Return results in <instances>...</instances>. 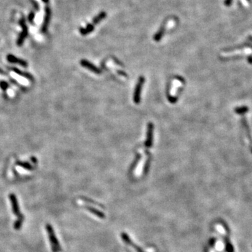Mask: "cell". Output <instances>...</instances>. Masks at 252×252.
Wrapping results in <instances>:
<instances>
[{
	"mask_svg": "<svg viewBox=\"0 0 252 252\" xmlns=\"http://www.w3.org/2000/svg\"><path fill=\"white\" fill-rule=\"evenodd\" d=\"M42 2H44V3L47 4V3H48L49 0H42Z\"/></svg>",
	"mask_w": 252,
	"mask_h": 252,
	"instance_id": "cell-20",
	"label": "cell"
},
{
	"mask_svg": "<svg viewBox=\"0 0 252 252\" xmlns=\"http://www.w3.org/2000/svg\"><path fill=\"white\" fill-rule=\"evenodd\" d=\"M35 13L33 11H31L29 12V14H28L27 20H28V21L31 23V24H33L34 20H35Z\"/></svg>",
	"mask_w": 252,
	"mask_h": 252,
	"instance_id": "cell-14",
	"label": "cell"
},
{
	"mask_svg": "<svg viewBox=\"0 0 252 252\" xmlns=\"http://www.w3.org/2000/svg\"><path fill=\"white\" fill-rule=\"evenodd\" d=\"M19 25H20L21 28H22V32H20L18 38V40H17V45L18 46H21L23 43H24L25 39L28 36L29 32L28 27H27V25L26 24V21H25V19L23 16L19 20Z\"/></svg>",
	"mask_w": 252,
	"mask_h": 252,
	"instance_id": "cell-3",
	"label": "cell"
},
{
	"mask_svg": "<svg viewBox=\"0 0 252 252\" xmlns=\"http://www.w3.org/2000/svg\"><path fill=\"white\" fill-rule=\"evenodd\" d=\"M0 85H1V87L4 90V91H5V90L6 89V88H7V85H6V84H5V83H4V82L1 83Z\"/></svg>",
	"mask_w": 252,
	"mask_h": 252,
	"instance_id": "cell-17",
	"label": "cell"
},
{
	"mask_svg": "<svg viewBox=\"0 0 252 252\" xmlns=\"http://www.w3.org/2000/svg\"><path fill=\"white\" fill-rule=\"evenodd\" d=\"M231 2H232V0H226L225 4L226 6H228V5H230V4H231Z\"/></svg>",
	"mask_w": 252,
	"mask_h": 252,
	"instance_id": "cell-18",
	"label": "cell"
},
{
	"mask_svg": "<svg viewBox=\"0 0 252 252\" xmlns=\"http://www.w3.org/2000/svg\"><path fill=\"white\" fill-rule=\"evenodd\" d=\"M51 9L48 6H46L45 8V15L44 21H43V24L41 26V32L43 33H46L47 29H48L49 23L51 20Z\"/></svg>",
	"mask_w": 252,
	"mask_h": 252,
	"instance_id": "cell-4",
	"label": "cell"
},
{
	"mask_svg": "<svg viewBox=\"0 0 252 252\" xmlns=\"http://www.w3.org/2000/svg\"><path fill=\"white\" fill-rule=\"evenodd\" d=\"M85 208L87 210L91 211L92 214H93L97 216V217L100 218V219H104V218L106 217V216L104 215V213H102V211H99L98 210H97V209L93 208V207H89V206H85Z\"/></svg>",
	"mask_w": 252,
	"mask_h": 252,
	"instance_id": "cell-9",
	"label": "cell"
},
{
	"mask_svg": "<svg viewBox=\"0 0 252 252\" xmlns=\"http://www.w3.org/2000/svg\"><path fill=\"white\" fill-rule=\"evenodd\" d=\"M143 81H144V79H143V78H141V79L140 80V82H139V84L137 85V91L135 92V96H134V100H135V102H137V103L139 102L140 93L141 92V88H142Z\"/></svg>",
	"mask_w": 252,
	"mask_h": 252,
	"instance_id": "cell-12",
	"label": "cell"
},
{
	"mask_svg": "<svg viewBox=\"0 0 252 252\" xmlns=\"http://www.w3.org/2000/svg\"><path fill=\"white\" fill-rule=\"evenodd\" d=\"M81 65L84 66V67H87L88 69H91L92 70V71L95 72H99V69H98L97 67H95L93 64L90 63L89 62H88L87 60H81Z\"/></svg>",
	"mask_w": 252,
	"mask_h": 252,
	"instance_id": "cell-11",
	"label": "cell"
},
{
	"mask_svg": "<svg viewBox=\"0 0 252 252\" xmlns=\"http://www.w3.org/2000/svg\"><path fill=\"white\" fill-rule=\"evenodd\" d=\"M8 94H9L10 96H13V95H14V94H13L12 91H11V90H9V91H8Z\"/></svg>",
	"mask_w": 252,
	"mask_h": 252,
	"instance_id": "cell-19",
	"label": "cell"
},
{
	"mask_svg": "<svg viewBox=\"0 0 252 252\" xmlns=\"http://www.w3.org/2000/svg\"><path fill=\"white\" fill-rule=\"evenodd\" d=\"M95 29V25L93 23L88 24L85 27H81L80 33L83 36H85L91 34Z\"/></svg>",
	"mask_w": 252,
	"mask_h": 252,
	"instance_id": "cell-6",
	"label": "cell"
},
{
	"mask_svg": "<svg viewBox=\"0 0 252 252\" xmlns=\"http://www.w3.org/2000/svg\"><path fill=\"white\" fill-rule=\"evenodd\" d=\"M11 75L13 77L15 78V79H16L17 81H18V82H20V84H22L23 85H28L29 84L28 81H27L26 79H24L23 78L19 76L18 74H16L15 73H14V72H11Z\"/></svg>",
	"mask_w": 252,
	"mask_h": 252,
	"instance_id": "cell-13",
	"label": "cell"
},
{
	"mask_svg": "<svg viewBox=\"0 0 252 252\" xmlns=\"http://www.w3.org/2000/svg\"><path fill=\"white\" fill-rule=\"evenodd\" d=\"M20 165L21 166H23V167H24V168H26V169H31L32 168L31 166L29 165L28 163H20Z\"/></svg>",
	"mask_w": 252,
	"mask_h": 252,
	"instance_id": "cell-16",
	"label": "cell"
},
{
	"mask_svg": "<svg viewBox=\"0 0 252 252\" xmlns=\"http://www.w3.org/2000/svg\"><path fill=\"white\" fill-rule=\"evenodd\" d=\"M165 26L163 25V26H161V28L159 29V30L155 33V35L153 37V39H154L155 41H161L162 37L164 36V34H165Z\"/></svg>",
	"mask_w": 252,
	"mask_h": 252,
	"instance_id": "cell-10",
	"label": "cell"
},
{
	"mask_svg": "<svg viewBox=\"0 0 252 252\" xmlns=\"http://www.w3.org/2000/svg\"><path fill=\"white\" fill-rule=\"evenodd\" d=\"M30 2L32 3V4L34 8H35L36 11H39V4H38L37 2L35 1V0H30Z\"/></svg>",
	"mask_w": 252,
	"mask_h": 252,
	"instance_id": "cell-15",
	"label": "cell"
},
{
	"mask_svg": "<svg viewBox=\"0 0 252 252\" xmlns=\"http://www.w3.org/2000/svg\"><path fill=\"white\" fill-rule=\"evenodd\" d=\"M7 60L8 62H10V63H18L19 64V65L23 66V67H27V62L23 60H21V59L17 58V57H16L14 55H8Z\"/></svg>",
	"mask_w": 252,
	"mask_h": 252,
	"instance_id": "cell-7",
	"label": "cell"
},
{
	"mask_svg": "<svg viewBox=\"0 0 252 252\" xmlns=\"http://www.w3.org/2000/svg\"><path fill=\"white\" fill-rule=\"evenodd\" d=\"M46 230L48 232V235L50 240L51 244V249H52L53 252H60L61 251L60 246L57 239L55 235L54 232H53V228L50 225L46 226Z\"/></svg>",
	"mask_w": 252,
	"mask_h": 252,
	"instance_id": "cell-2",
	"label": "cell"
},
{
	"mask_svg": "<svg viewBox=\"0 0 252 252\" xmlns=\"http://www.w3.org/2000/svg\"><path fill=\"white\" fill-rule=\"evenodd\" d=\"M121 238L123 239V240L124 241V242L126 243V244L130 245V246H132L134 249H135L137 252H145L140 247H139L136 244H134L132 241L131 239L130 238V237L128 236L127 234L125 233V232H122V233H121Z\"/></svg>",
	"mask_w": 252,
	"mask_h": 252,
	"instance_id": "cell-5",
	"label": "cell"
},
{
	"mask_svg": "<svg viewBox=\"0 0 252 252\" xmlns=\"http://www.w3.org/2000/svg\"><path fill=\"white\" fill-rule=\"evenodd\" d=\"M106 16H107V14H106L105 11H101L100 13H99V14H98L95 17H94L93 19V21H92V23H93L94 25L99 24L101 21H102L104 19L106 18Z\"/></svg>",
	"mask_w": 252,
	"mask_h": 252,
	"instance_id": "cell-8",
	"label": "cell"
},
{
	"mask_svg": "<svg viewBox=\"0 0 252 252\" xmlns=\"http://www.w3.org/2000/svg\"><path fill=\"white\" fill-rule=\"evenodd\" d=\"M9 198L11 200V203L12 205V210L13 212L16 216L18 217V221H17L14 224V228L18 230L19 228L21 227V225H22L23 222V217L20 215V210H19V207L18 204V201H17V199L14 194H11L9 195Z\"/></svg>",
	"mask_w": 252,
	"mask_h": 252,
	"instance_id": "cell-1",
	"label": "cell"
}]
</instances>
